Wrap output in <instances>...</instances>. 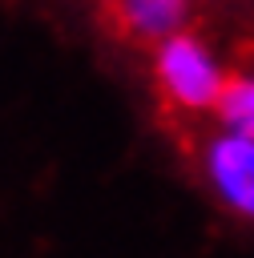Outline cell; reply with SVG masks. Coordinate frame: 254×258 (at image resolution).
<instances>
[{"mask_svg": "<svg viewBox=\"0 0 254 258\" xmlns=\"http://www.w3.org/2000/svg\"><path fill=\"white\" fill-rule=\"evenodd\" d=\"M149 77L157 101L173 117H214L226 93L230 69L222 52L194 28L149 48Z\"/></svg>", "mask_w": 254, "mask_h": 258, "instance_id": "6da1fadb", "label": "cell"}, {"mask_svg": "<svg viewBox=\"0 0 254 258\" xmlns=\"http://www.w3.org/2000/svg\"><path fill=\"white\" fill-rule=\"evenodd\" d=\"M198 177L206 194L238 222L254 226V137L214 125L198 137Z\"/></svg>", "mask_w": 254, "mask_h": 258, "instance_id": "7a4b0ae2", "label": "cell"}, {"mask_svg": "<svg viewBox=\"0 0 254 258\" xmlns=\"http://www.w3.org/2000/svg\"><path fill=\"white\" fill-rule=\"evenodd\" d=\"M105 16L129 44L157 48L189 28V0H105Z\"/></svg>", "mask_w": 254, "mask_h": 258, "instance_id": "3957f363", "label": "cell"}, {"mask_svg": "<svg viewBox=\"0 0 254 258\" xmlns=\"http://www.w3.org/2000/svg\"><path fill=\"white\" fill-rule=\"evenodd\" d=\"M218 125L230 129V133H242V137H254V64L250 69H238L230 73L226 81V93L218 101Z\"/></svg>", "mask_w": 254, "mask_h": 258, "instance_id": "277c9868", "label": "cell"}, {"mask_svg": "<svg viewBox=\"0 0 254 258\" xmlns=\"http://www.w3.org/2000/svg\"><path fill=\"white\" fill-rule=\"evenodd\" d=\"M189 4H194V0H189Z\"/></svg>", "mask_w": 254, "mask_h": 258, "instance_id": "5b68a950", "label": "cell"}]
</instances>
